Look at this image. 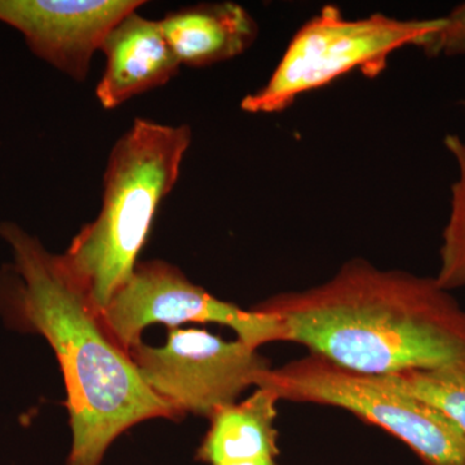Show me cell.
<instances>
[{"label":"cell","mask_w":465,"mask_h":465,"mask_svg":"<svg viewBox=\"0 0 465 465\" xmlns=\"http://www.w3.org/2000/svg\"><path fill=\"white\" fill-rule=\"evenodd\" d=\"M0 237L14 256L9 309L21 327L47 339L65 379L73 436L67 465H100L116 437L134 425L180 419L110 338L63 256L15 223H2Z\"/></svg>","instance_id":"7a4b0ae2"},{"label":"cell","mask_w":465,"mask_h":465,"mask_svg":"<svg viewBox=\"0 0 465 465\" xmlns=\"http://www.w3.org/2000/svg\"><path fill=\"white\" fill-rule=\"evenodd\" d=\"M256 388L280 401L341 407L406 443L425 465H465V434L437 407L385 376L351 371L311 353L269 369Z\"/></svg>","instance_id":"5b68a950"},{"label":"cell","mask_w":465,"mask_h":465,"mask_svg":"<svg viewBox=\"0 0 465 465\" xmlns=\"http://www.w3.org/2000/svg\"><path fill=\"white\" fill-rule=\"evenodd\" d=\"M100 320L125 351L142 342L143 330L153 323L170 329L186 322L219 323L231 327L240 341L256 349L282 341L275 318L215 298L164 262H137L130 280L101 312Z\"/></svg>","instance_id":"52a82bcc"},{"label":"cell","mask_w":465,"mask_h":465,"mask_svg":"<svg viewBox=\"0 0 465 465\" xmlns=\"http://www.w3.org/2000/svg\"><path fill=\"white\" fill-rule=\"evenodd\" d=\"M442 23V17L400 20L381 14L348 20L341 9L326 5L300 27L268 84L247 94L241 108L251 114H272L354 70L376 78L393 52L405 45L420 48Z\"/></svg>","instance_id":"277c9868"},{"label":"cell","mask_w":465,"mask_h":465,"mask_svg":"<svg viewBox=\"0 0 465 465\" xmlns=\"http://www.w3.org/2000/svg\"><path fill=\"white\" fill-rule=\"evenodd\" d=\"M143 382L183 418L210 416L234 403L242 391L256 387L271 369L258 349L237 339L197 329L168 330L167 344L154 348L139 342L128 351Z\"/></svg>","instance_id":"8992f818"},{"label":"cell","mask_w":465,"mask_h":465,"mask_svg":"<svg viewBox=\"0 0 465 465\" xmlns=\"http://www.w3.org/2000/svg\"><path fill=\"white\" fill-rule=\"evenodd\" d=\"M445 146L457 162L459 176L451 188V210L442 234L436 282L440 289L451 291L465 286V142L449 134Z\"/></svg>","instance_id":"4fadbf2b"},{"label":"cell","mask_w":465,"mask_h":465,"mask_svg":"<svg viewBox=\"0 0 465 465\" xmlns=\"http://www.w3.org/2000/svg\"><path fill=\"white\" fill-rule=\"evenodd\" d=\"M463 106H464V110H465V101H464V103H463Z\"/></svg>","instance_id":"2e32d148"},{"label":"cell","mask_w":465,"mask_h":465,"mask_svg":"<svg viewBox=\"0 0 465 465\" xmlns=\"http://www.w3.org/2000/svg\"><path fill=\"white\" fill-rule=\"evenodd\" d=\"M442 20V26L428 36L421 50L430 57L465 54V3L452 9Z\"/></svg>","instance_id":"5bb4252c"},{"label":"cell","mask_w":465,"mask_h":465,"mask_svg":"<svg viewBox=\"0 0 465 465\" xmlns=\"http://www.w3.org/2000/svg\"><path fill=\"white\" fill-rule=\"evenodd\" d=\"M384 376L401 390L437 407L465 434V354L436 369Z\"/></svg>","instance_id":"7c38bea8"},{"label":"cell","mask_w":465,"mask_h":465,"mask_svg":"<svg viewBox=\"0 0 465 465\" xmlns=\"http://www.w3.org/2000/svg\"><path fill=\"white\" fill-rule=\"evenodd\" d=\"M278 402L273 391L256 388L243 402L217 409L210 416V430L197 450V460L217 465L278 457V430L274 427Z\"/></svg>","instance_id":"8fae6325"},{"label":"cell","mask_w":465,"mask_h":465,"mask_svg":"<svg viewBox=\"0 0 465 465\" xmlns=\"http://www.w3.org/2000/svg\"><path fill=\"white\" fill-rule=\"evenodd\" d=\"M162 30L182 65L211 66L243 54L258 36V24L242 5L204 3L168 14Z\"/></svg>","instance_id":"30bf717a"},{"label":"cell","mask_w":465,"mask_h":465,"mask_svg":"<svg viewBox=\"0 0 465 465\" xmlns=\"http://www.w3.org/2000/svg\"><path fill=\"white\" fill-rule=\"evenodd\" d=\"M217 465H278L274 458H255L247 459V460L231 461V463H223Z\"/></svg>","instance_id":"9a60e30c"},{"label":"cell","mask_w":465,"mask_h":465,"mask_svg":"<svg viewBox=\"0 0 465 465\" xmlns=\"http://www.w3.org/2000/svg\"><path fill=\"white\" fill-rule=\"evenodd\" d=\"M252 308L275 318L282 341L362 374L436 369L465 354V311L436 278L381 271L363 259L320 286Z\"/></svg>","instance_id":"6da1fadb"},{"label":"cell","mask_w":465,"mask_h":465,"mask_svg":"<svg viewBox=\"0 0 465 465\" xmlns=\"http://www.w3.org/2000/svg\"><path fill=\"white\" fill-rule=\"evenodd\" d=\"M140 0H0V23L24 38L34 54L84 81L106 35Z\"/></svg>","instance_id":"ba28073f"},{"label":"cell","mask_w":465,"mask_h":465,"mask_svg":"<svg viewBox=\"0 0 465 465\" xmlns=\"http://www.w3.org/2000/svg\"><path fill=\"white\" fill-rule=\"evenodd\" d=\"M191 143L188 125L137 118L112 149L99 216L61 255L99 313L133 275L159 204L176 185Z\"/></svg>","instance_id":"3957f363"},{"label":"cell","mask_w":465,"mask_h":465,"mask_svg":"<svg viewBox=\"0 0 465 465\" xmlns=\"http://www.w3.org/2000/svg\"><path fill=\"white\" fill-rule=\"evenodd\" d=\"M100 51L105 54L106 66L96 96L106 110L116 109L134 96L166 84L182 66L161 23L136 11L110 30Z\"/></svg>","instance_id":"9c48e42d"}]
</instances>
